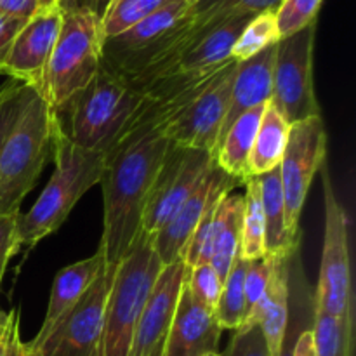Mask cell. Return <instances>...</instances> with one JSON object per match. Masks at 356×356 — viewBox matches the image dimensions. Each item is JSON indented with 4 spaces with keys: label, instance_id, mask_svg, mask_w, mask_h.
Instances as JSON below:
<instances>
[{
    "label": "cell",
    "instance_id": "cell-1",
    "mask_svg": "<svg viewBox=\"0 0 356 356\" xmlns=\"http://www.w3.org/2000/svg\"><path fill=\"white\" fill-rule=\"evenodd\" d=\"M170 141L153 131L104 156L103 236L99 249L108 268H117L141 233L143 212Z\"/></svg>",
    "mask_w": 356,
    "mask_h": 356
},
{
    "label": "cell",
    "instance_id": "cell-2",
    "mask_svg": "<svg viewBox=\"0 0 356 356\" xmlns=\"http://www.w3.org/2000/svg\"><path fill=\"white\" fill-rule=\"evenodd\" d=\"M54 115V113H52ZM54 172L33 207L16 218V238L19 249L33 247L58 232L68 219L76 202L92 186L99 184L104 172V156L73 145L54 120L52 129Z\"/></svg>",
    "mask_w": 356,
    "mask_h": 356
},
{
    "label": "cell",
    "instance_id": "cell-3",
    "mask_svg": "<svg viewBox=\"0 0 356 356\" xmlns=\"http://www.w3.org/2000/svg\"><path fill=\"white\" fill-rule=\"evenodd\" d=\"M141 99V90L101 65L94 79L52 113L73 145L106 156Z\"/></svg>",
    "mask_w": 356,
    "mask_h": 356
},
{
    "label": "cell",
    "instance_id": "cell-4",
    "mask_svg": "<svg viewBox=\"0 0 356 356\" xmlns=\"http://www.w3.org/2000/svg\"><path fill=\"white\" fill-rule=\"evenodd\" d=\"M52 129L51 106L31 92L0 148V216L19 214L21 204L52 155Z\"/></svg>",
    "mask_w": 356,
    "mask_h": 356
},
{
    "label": "cell",
    "instance_id": "cell-5",
    "mask_svg": "<svg viewBox=\"0 0 356 356\" xmlns=\"http://www.w3.org/2000/svg\"><path fill=\"white\" fill-rule=\"evenodd\" d=\"M162 268L152 236L141 232L115 270L96 356H131L141 309Z\"/></svg>",
    "mask_w": 356,
    "mask_h": 356
},
{
    "label": "cell",
    "instance_id": "cell-6",
    "mask_svg": "<svg viewBox=\"0 0 356 356\" xmlns=\"http://www.w3.org/2000/svg\"><path fill=\"white\" fill-rule=\"evenodd\" d=\"M101 17L87 7L65 10L45 73L44 97L51 110L82 90L103 63Z\"/></svg>",
    "mask_w": 356,
    "mask_h": 356
},
{
    "label": "cell",
    "instance_id": "cell-7",
    "mask_svg": "<svg viewBox=\"0 0 356 356\" xmlns=\"http://www.w3.org/2000/svg\"><path fill=\"white\" fill-rule=\"evenodd\" d=\"M322 184L325 202V233L315 309L332 316L356 315L348 214L337 198L325 165L322 167Z\"/></svg>",
    "mask_w": 356,
    "mask_h": 356
},
{
    "label": "cell",
    "instance_id": "cell-8",
    "mask_svg": "<svg viewBox=\"0 0 356 356\" xmlns=\"http://www.w3.org/2000/svg\"><path fill=\"white\" fill-rule=\"evenodd\" d=\"M115 270L104 266L70 312L24 344V356H96Z\"/></svg>",
    "mask_w": 356,
    "mask_h": 356
},
{
    "label": "cell",
    "instance_id": "cell-9",
    "mask_svg": "<svg viewBox=\"0 0 356 356\" xmlns=\"http://www.w3.org/2000/svg\"><path fill=\"white\" fill-rule=\"evenodd\" d=\"M315 38L316 23H313L277 42L270 103L289 124L322 115L313 80Z\"/></svg>",
    "mask_w": 356,
    "mask_h": 356
},
{
    "label": "cell",
    "instance_id": "cell-10",
    "mask_svg": "<svg viewBox=\"0 0 356 356\" xmlns=\"http://www.w3.org/2000/svg\"><path fill=\"white\" fill-rule=\"evenodd\" d=\"M327 129L320 117L291 124L280 165V184L285 204V226L292 242L299 243V219L315 174L325 165Z\"/></svg>",
    "mask_w": 356,
    "mask_h": 356
},
{
    "label": "cell",
    "instance_id": "cell-11",
    "mask_svg": "<svg viewBox=\"0 0 356 356\" xmlns=\"http://www.w3.org/2000/svg\"><path fill=\"white\" fill-rule=\"evenodd\" d=\"M212 163L211 153L170 143L146 200L141 232L149 236L159 233L193 193Z\"/></svg>",
    "mask_w": 356,
    "mask_h": 356
},
{
    "label": "cell",
    "instance_id": "cell-12",
    "mask_svg": "<svg viewBox=\"0 0 356 356\" xmlns=\"http://www.w3.org/2000/svg\"><path fill=\"white\" fill-rule=\"evenodd\" d=\"M221 66L198 72H174L155 80L145 89H139L143 92L141 103L132 113L113 149L129 145L148 132L165 131L170 122L211 83Z\"/></svg>",
    "mask_w": 356,
    "mask_h": 356
},
{
    "label": "cell",
    "instance_id": "cell-13",
    "mask_svg": "<svg viewBox=\"0 0 356 356\" xmlns=\"http://www.w3.org/2000/svg\"><path fill=\"white\" fill-rule=\"evenodd\" d=\"M236 65L238 61L235 59L225 63L211 83L170 122L165 136L172 145L202 149L214 156L219 132L229 106Z\"/></svg>",
    "mask_w": 356,
    "mask_h": 356
},
{
    "label": "cell",
    "instance_id": "cell-14",
    "mask_svg": "<svg viewBox=\"0 0 356 356\" xmlns=\"http://www.w3.org/2000/svg\"><path fill=\"white\" fill-rule=\"evenodd\" d=\"M61 9L38 10L30 17L10 45L2 75L24 83L42 96L49 59L61 30Z\"/></svg>",
    "mask_w": 356,
    "mask_h": 356
},
{
    "label": "cell",
    "instance_id": "cell-15",
    "mask_svg": "<svg viewBox=\"0 0 356 356\" xmlns=\"http://www.w3.org/2000/svg\"><path fill=\"white\" fill-rule=\"evenodd\" d=\"M186 271L188 268L183 259H177L176 263L162 268L141 309L131 356H148L165 341L167 330L172 322L186 280Z\"/></svg>",
    "mask_w": 356,
    "mask_h": 356
},
{
    "label": "cell",
    "instance_id": "cell-16",
    "mask_svg": "<svg viewBox=\"0 0 356 356\" xmlns=\"http://www.w3.org/2000/svg\"><path fill=\"white\" fill-rule=\"evenodd\" d=\"M222 329L216 313L197 301L183 285L172 322L163 341V356H207L218 353Z\"/></svg>",
    "mask_w": 356,
    "mask_h": 356
},
{
    "label": "cell",
    "instance_id": "cell-17",
    "mask_svg": "<svg viewBox=\"0 0 356 356\" xmlns=\"http://www.w3.org/2000/svg\"><path fill=\"white\" fill-rule=\"evenodd\" d=\"M222 174H225V170L219 169L216 162L212 163L209 172L205 174L200 184L195 188L193 193L177 209V212L167 221V225L152 236L153 249H155L162 266L176 263L177 259H183L184 249H186L198 221L204 216L209 198H211L212 191H214L216 184L219 183Z\"/></svg>",
    "mask_w": 356,
    "mask_h": 356
},
{
    "label": "cell",
    "instance_id": "cell-18",
    "mask_svg": "<svg viewBox=\"0 0 356 356\" xmlns=\"http://www.w3.org/2000/svg\"><path fill=\"white\" fill-rule=\"evenodd\" d=\"M275 54H277V44L270 45L252 58L240 61L236 65L235 79L232 86V96H229V106L226 111L225 124L219 132L218 145L233 122L252 108L266 104L271 99L273 90V65ZM218 148V146H216Z\"/></svg>",
    "mask_w": 356,
    "mask_h": 356
},
{
    "label": "cell",
    "instance_id": "cell-19",
    "mask_svg": "<svg viewBox=\"0 0 356 356\" xmlns=\"http://www.w3.org/2000/svg\"><path fill=\"white\" fill-rule=\"evenodd\" d=\"M104 266H106L104 254L103 250L97 249V252L87 259L76 261V263L63 268L54 278L47 312H45L44 322H42L40 330L37 334L47 332L66 312H70L80 301V298L86 294L87 289L92 285L97 275L104 270Z\"/></svg>",
    "mask_w": 356,
    "mask_h": 356
},
{
    "label": "cell",
    "instance_id": "cell-20",
    "mask_svg": "<svg viewBox=\"0 0 356 356\" xmlns=\"http://www.w3.org/2000/svg\"><path fill=\"white\" fill-rule=\"evenodd\" d=\"M289 261L291 259H287V257H278L266 296L263 298L261 305L257 306L250 322L247 325H259L271 356H278V353H280L289 329V294H291V289H289Z\"/></svg>",
    "mask_w": 356,
    "mask_h": 356
},
{
    "label": "cell",
    "instance_id": "cell-21",
    "mask_svg": "<svg viewBox=\"0 0 356 356\" xmlns=\"http://www.w3.org/2000/svg\"><path fill=\"white\" fill-rule=\"evenodd\" d=\"M270 103V101H268ZM266 104L252 108L240 115L225 138L219 141L214 152L216 165L235 179L245 183L249 179V156L252 152L254 139H256L257 129H259L261 118H263Z\"/></svg>",
    "mask_w": 356,
    "mask_h": 356
},
{
    "label": "cell",
    "instance_id": "cell-22",
    "mask_svg": "<svg viewBox=\"0 0 356 356\" xmlns=\"http://www.w3.org/2000/svg\"><path fill=\"white\" fill-rule=\"evenodd\" d=\"M256 14H242L222 21L209 30L186 54L181 58L177 72H198V70L216 68L232 59V49L238 40L245 24Z\"/></svg>",
    "mask_w": 356,
    "mask_h": 356
},
{
    "label": "cell",
    "instance_id": "cell-23",
    "mask_svg": "<svg viewBox=\"0 0 356 356\" xmlns=\"http://www.w3.org/2000/svg\"><path fill=\"white\" fill-rule=\"evenodd\" d=\"M243 195L228 193L219 204L216 212L214 235H212L211 264L225 282L233 263L240 252V235H242Z\"/></svg>",
    "mask_w": 356,
    "mask_h": 356
},
{
    "label": "cell",
    "instance_id": "cell-24",
    "mask_svg": "<svg viewBox=\"0 0 356 356\" xmlns=\"http://www.w3.org/2000/svg\"><path fill=\"white\" fill-rule=\"evenodd\" d=\"M257 177L266 221V254L291 259L299 243L292 242L285 226V204L280 184V169H273Z\"/></svg>",
    "mask_w": 356,
    "mask_h": 356
},
{
    "label": "cell",
    "instance_id": "cell-25",
    "mask_svg": "<svg viewBox=\"0 0 356 356\" xmlns=\"http://www.w3.org/2000/svg\"><path fill=\"white\" fill-rule=\"evenodd\" d=\"M291 124L278 113L277 108L266 103L252 152L249 156V176H261L277 169L284 159Z\"/></svg>",
    "mask_w": 356,
    "mask_h": 356
},
{
    "label": "cell",
    "instance_id": "cell-26",
    "mask_svg": "<svg viewBox=\"0 0 356 356\" xmlns=\"http://www.w3.org/2000/svg\"><path fill=\"white\" fill-rule=\"evenodd\" d=\"M243 186L242 181L235 179L229 174H222L219 183L216 184L214 191H212L209 204L205 207L204 216L198 221L197 228H195L193 235H191L190 242H188L186 249H184L183 261L186 268L200 266V264H209L211 261L212 252V235H214V221H216V212H218L219 204L222 198L228 193H232L235 188Z\"/></svg>",
    "mask_w": 356,
    "mask_h": 356
},
{
    "label": "cell",
    "instance_id": "cell-27",
    "mask_svg": "<svg viewBox=\"0 0 356 356\" xmlns=\"http://www.w3.org/2000/svg\"><path fill=\"white\" fill-rule=\"evenodd\" d=\"M243 186H245V193H243L242 235H240L238 256L247 261H252L266 256V221H264L257 177H249Z\"/></svg>",
    "mask_w": 356,
    "mask_h": 356
},
{
    "label": "cell",
    "instance_id": "cell-28",
    "mask_svg": "<svg viewBox=\"0 0 356 356\" xmlns=\"http://www.w3.org/2000/svg\"><path fill=\"white\" fill-rule=\"evenodd\" d=\"M356 315L332 316L315 309L316 356H353L355 353Z\"/></svg>",
    "mask_w": 356,
    "mask_h": 356
},
{
    "label": "cell",
    "instance_id": "cell-29",
    "mask_svg": "<svg viewBox=\"0 0 356 356\" xmlns=\"http://www.w3.org/2000/svg\"><path fill=\"white\" fill-rule=\"evenodd\" d=\"M249 261L243 257H236L232 270L226 275L222 282L221 298H219L218 308H216V318H218L219 327L222 330H236L242 327L243 318H245V292H243V284H245V273Z\"/></svg>",
    "mask_w": 356,
    "mask_h": 356
},
{
    "label": "cell",
    "instance_id": "cell-30",
    "mask_svg": "<svg viewBox=\"0 0 356 356\" xmlns=\"http://www.w3.org/2000/svg\"><path fill=\"white\" fill-rule=\"evenodd\" d=\"M278 40H280V35H278L277 21H275V9L263 10L252 16V19L245 24L232 49V59L238 63L245 61L270 45H275Z\"/></svg>",
    "mask_w": 356,
    "mask_h": 356
},
{
    "label": "cell",
    "instance_id": "cell-31",
    "mask_svg": "<svg viewBox=\"0 0 356 356\" xmlns=\"http://www.w3.org/2000/svg\"><path fill=\"white\" fill-rule=\"evenodd\" d=\"M172 0H111L101 16V28L104 38L122 33L138 21L156 13Z\"/></svg>",
    "mask_w": 356,
    "mask_h": 356
},
{
    "label": "cell",
    "instance_id": "cell-32",
    "mask_svg": "<svg viewBox=\"0 0 356 356\" xmlns=\"http://www.w3.org/2000/svg\"><path fill=\"white\" fill-rule=\"evenodd\" d=\"M280 0H197L195 14L209 23H222L233 16L277 9Z\"/></svg>",
    "mask_w": 356,
    "mask_h": 356
},
{
    "label": "cell",
    "instance_id": "cell-33",
    "mask_svg": "<svg viewBox=\"0 0 356 356\" xmlns=\"http://www.w3.org/2000/svg\"><path fill=\"white\" fill-rule=\"evenodd\" d=\"M278 257L280 256L266 254V256L259 257V259L249 261V266H247L245 273V284H243V292H245V318H243L242 325H247L250 322V318L256 313L257 306L261 305L263 298L266 296Z\"/></svg>",
    "mask_w": 356,
    "mask_h": 356
},
{
    "label": "cell",
    "instance_id": "cell-34",
    "mask_svg": "<svg viewBox=\"0 0 356 356\" xmlns=\"http://www.w3.org/2000/svg\"><path fill=\"white\" fill-rule=\"evenodd\" d=\"M322 3L323 0H280L275 9V21L280 38L291 37L302 28L316 23Z\"/></svg>",
    "mask_w": 356,
    "mask_h": 356
},
{
    "label": "cell",
    "instance_id": "cell-35",
    "mask_svg": "<svg viewBox=\"0 0 356 356\" xmlns=\"http://www.w3.org/2000/svg\"><path fill=\"white\" fill-rule=\"evenodd\" d=\"M31 92L35 90L13 79L0 86V148L19 118L23 108L26 106Z\"/></svg>",
    "mask_w": 356,
    "mask_h": 356
},
{
    "label": "cell",
    "instance_id": "cell-36",
    "mask_svg": "<svg viewBox=\"0 0 356 356\" xmlns=\"http://www.w3.org/2000/svg\"><path fill=\"white\" fill-rule=\"evenodd\" d=\"M184 285L191 292L195 299L205 308L216 313L219 298L222 291V280L219 278L218 271L211 264H200V266L188 268Z\"/></svg>",
    "mask_w": 356,
    "mask_h": 356
},
{
    "label": "cell",
    "instance_id": "cell-37",
    "mask_svg": "<svg viewBox=\"0 0 356 356\" xmlns=\"http://www.w3.org/2000/svg\"><path fill=\"white\" fill-rule=\"evenodd\" d=\"M221 356H271L259 325L240 327L235 330L228 350Z\"/></svg>",
    "mask_w": 356,
    "mask_h": 356
},
{
    "label": "cell",
    "instance_id": "cell-38",
    "mask_svg": "<svg viewBox=\"0 0 356 356\" xmlns=\"http://www.w3.org/2000/svg\"><path fill=\"white\" fill-rule=\"evenodd\" d=\"M0 356H24L17 309H9V312L0 309Z\"/></svg>",
    "mask_w": 356,
    "mask_h": 356
},
{
    "label": "cell",
    "instance_id": "cell-39",
    "mask_svg": "<svg viewBox=\"0 0 356 356\" xmlns=\"http://www.w3.org/2000/svg\"><path fill=\"white\" fill-rule=\"evenodd\" d=\"M16 216H0V287L10 257L19 250L16 238Z\"/></svg>",
    "mask_w": 356,
    "mask_h": 356
},
{
    "label": "cell",
    "instance_id": "cell-40",
    "mask_svg": "<svg viewBox=\"0 0 356 356\" xmlns=\"http://www.w3.org/2000/svg\"><path fill=\"white\" fill-rule=\"evenodd\" d=\"M24 23L26 21L0 14V75L3 73V63H6L7 54H9L10 45H13L17 31L23 28Z\"/></svg>",
    "mask_w": 356,
    "mask_h": 356
},
{
    "label": "cell",
    "instance_id": "cell-41",
    "mask_svg": "<svg viewBox=\"0 0 356 356\" xmlns=\"http://www.w3.org/2000/svg\"><path fill=\"white\" fill-rule=\"evenodd\" d=\"M37 0H0V14L28 21L38 13Z\"/></svg>",
    "mask_w": 356,
    "mask_h": 356
},
{
    "label": "cell",
    "instance_id": "cell-42",
    "mask_svg": "<svg viewBox=\"0 0 356 356\" xmlns=\"http://www.w3.org/2000/svg\"><path fill=\"white\" fill-rule=\"evenodd\" d=\"M292 356H316L315 337H313L312 329H306L299 334L292 346Z\"/></svg>",
    "mask_w": 356,
    "mask_h": 356
},
{
    "label": "cell",
    "instance_id": "cell-43",
    "mask_svg": "<svg viewBox=\"0 0 356 356\" xmlns=\"http://www.w3.org/2000/svg\"><path fill=\"white\" fill-rule=\"evenodd\" d=\"M110 2L111 0H83V7L94 10L101 17L104 14V10H106V7L110 6Z\"/></svg>",
    "mask_w": 356,
    "mask_h": 356
},
{
    "label": "cell",
    "instance_id": "cell-44",
    "mask_svg": "<svg viewBox=\"0 0 356 356\" xmlns=\"http://www.w3.org/2000/svg\"><path fill=\"white\" fill-rule=\"evenodd\" d=\"M79 7H83V0H59V9L65 13V10L79 9Z\"/></svg>",
    "mask_w": 356,
    "mask_h": 356
},
{
    "label": "cell",
    "instance_id": "cell-45",
    "mask_svg": "<svg viewBox=\"0 0 356 356\" xmlns=\"http://www.w3.org/2000/svg\"><path fill=\"white\" fill-rule=\"evenodd\" d=\"M37 3L40 10L59 9V0H37Z\"/></svg>",
    "mask_w": 356,
    "mask_h": 356
},
{
    "label": "cell",
    "instance_id": "cell-46",
    "mask_svg": "<svg viewBox=\"0 0 356 356\" xmlns=\"http://www.w3.org/2000/svg\"><path fill=\"white\" fill-rule=\"evenodd\" d=\"M148 356H163V343L159 344V346H156Z\"/></svg>",
    "mask_w": 356,
    "mask_h": 356
},
{
    "label": "cell",
    "instance_id": "cell-47",
    "mask_svg": "<svg viewBox=\"0 0 356 356\" xmlns=\"http://www.w3.org/2000/svg\"><path fill=\"white\" fill-rule=\"evenodd\" d=\"M207 356H221L219 353H214V355H207Z\"/></svg>",
    "mask_w": 356,
    "mask_h": 356
}]
</instances>
